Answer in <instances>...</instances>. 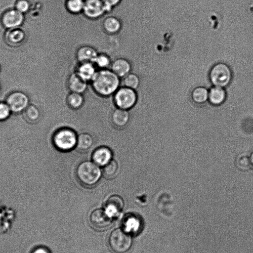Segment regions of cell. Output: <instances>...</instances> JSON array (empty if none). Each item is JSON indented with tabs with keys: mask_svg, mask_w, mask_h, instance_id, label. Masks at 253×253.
<instances>
[{
	"mask_svg": "<svg viewBox=\"0 0 253 253\" xmlns=\"http://www.w3.org/2000/svg\"><path fill=\"white\" fill-rule=\"evenodd\" d=\"M91 83L93 91L102 97L113 95L120 87V78L110 69L98 70Z\"/></svg>",
	"mask_w": 253,
	"mask_h": 253,
	"instance_id": "1",
	"label": "cell"
},
{
	"mask_svg": "<svg viewBox=\"0 0 253 253\" xmlns=\"http://www.w3.org/2000/svg\"><path fill=\"white\" fill-rule=\"evenodd\" d=\"M100 167L93 161L81 162L76 169V175L79 182L86 187L95 186L99 181L102 175Z\"/></svg>",
	"mask_w": 253,
	"mask_h": 253,
	"instance_id": "2",
	"label": "cell"
},
{
	"mask_svg": "<svg viewBox=\"0 0 253 253\" xmlns=\"http://www.w3.org/2000/svg\"><path fill=\"white\" fill-rule=\"evenodd\" d=\"M78 136L76 132L68 127L57 130L52 137L55 148L61 152H69L76 148Z\"/></svg>",
	"mask_w": 253,
	"mask_h": 253,
	"instance_id": "3",
	"label": "cell"
},
{
	"mask_svg": "<svg viewBox=\"0 0 253 253\" xmlns=\"http://www.w3.org/2000/svg\"><path fill=\"white\" fill-rule=\"evenodd\" d=\"M109 245L115 253H126L128 252L132 245L131 235L122 228H117L112 231L108 239Z\"/></svg>",
	"mask_w": 253,
	"mask_h": 253,
	"instance_id": "4",
	"label": "cell"
},
{
	"mask_svg": "<svg viewBox=\"0 0 253 253\" xmlns=\"http://www.w3.org/2000/svg\"><path fill=\"white\" fill-rule=\"evenodd\" d=\"M113 95L116 106L118 108L126 110L134 107L138 99L136 90L124 86H120Z\"/></svg>",
	"mask_w": 253,
	"mask_h": 253,
	"instance_id": "5",
	"label": "cell"
},
{
	"mask_svg": "<svg viewBox=\"0 0 253 253\" xmlns=\"http://www.w3.org/2000/svg\"><path fill=\"white\" fill-rule=\"evenodd\" d=\"M231 78L230 69L223 63L215 64L210 73V80L215 86L222 87L227 86L229 84Z\"/></svg>",
	"mask_w": 253,
	"mask_h": 253,
	"instance_id": "6",
	"label": "cell"
},
{
	"mask_svg": "<svg viewBox=\"0 0 253 253\" xmlns=\"http://www.w3.org/2000/svg\"><path fill=\"white\" fill-rule=\"evenodd\" d=\"M82 13L86 18L91 20L97 19L106 13L101 0H84Z\"/></svg>",
	"mask_w": 253,
	"mask_h": 253,
	"instance_id": "7",
	"label": "cell"
},
{
	"mask_svg": "<svg viewBox=\"0 0 253 253\" xmlns=\"http://www.w3.org/2000/svg\"><path fill=\"white\" fill-rule=\"evenodd\" d=\"M6 103L11 112L18 114L23 112L28 106L29 98L24 93L15 91L7 96Z\"/></svg>",
	"mask_w": 253,
	"mask_h": 253,
	"instance_id": "8",
	"label": "cell"
},
{
	"mask_svg": "<svg viewBox=\"0 0 253 253\" xmlns=\"http://www.w3.org/2000/svg\"><path fill=\"white\" fill-rule=\"evenodd\" d=\"M124 207L123 198L117 195L110 196L107 200L104 210L112 219L118 217L122 212Z\"/></svg>",
	"mask_w": 253,
	"mask_h": 253,
	"instance_id": "9",
	"label": "cell"
},
{
	"mask_svg": "<svg viewBox=\"0 0 253 253\" xmlns=\"http://www.w3.org/2000/svg\"><path fill=\"white\" fill-rule=\"evenodd\" d=\"M111 218L104 209H96L93 210L89 216L91 224L95 228L103 229L109 226L112 221Z\"/></svg>",
	"mask_w": 253,
	"mask_h": 253,
	"instance_id": "10",
	"label": "cell"
},
{
	"mask_svg": "<svg viewBox=\"0 0 253 253\" xmlns=\"http://www.w3.org/2000/svg\"><path fill=\"white\" fill-rule=\"evenodd\" d=\"M24 20L22 13L16 9H11L6 11L2 16L1 22L6 28H16L22 24Z\"/></svg>",
	"mask_w": 253,
	"mask_h": 253,
	"instance_id": "11",
	"label": "cell"
},
{
	"mask_svg": "<svg viewBox=\"0 0 253 253\" xmlns=\"http://www.w3.org/2000/svg\"><path fill=\"white\" fill-rule=\"evenodd\" d=\"M113 152L106 146H100L95 149L91 155L92 161L99 167H103L112 160Z\"/></svg>",
	"mask_w": 253,
	"mask_h": 253,
	"instance_id": "12",
	"label": "cell"
},
{
	"mask_svg": "<svg viewBox=\"0 0 253 253\" xmlns=\"http://www.w3.org/2000/svg\"><path fill=\"white\" fill-rule=\"evenodd\" d=\"M110 69L119 78H123L131 72L132 65L128 59L119 57L112 62Z\"/></svg>",
	"mask_w": 253,
	"mask_h": 253,
	"instance_id": "13",
	"label": "cell"
},
{
	"mask_svg": "<svg viewBox=\"0 0 253 253\" xmlns=\"http://www.w3.org/2000/svg\"><path fill=\"white\" fill-rule=\"evenodd\" d=\"M87 84L75 71L69 75L67 80V86L70 92L83 94L87 88Z\"/></svg>",
	"mask_w": 253,
	"mask_h": 253,
	"instance_id": "14",
	"label": "cell"
},
{
	"mask_svg": "<svg viewBox=\"0 0 253 253\" xmlns=\"http://www.w3.org/2000/svg\"><path fill=\"white\" fill-rule=\"evenodd\" d=\"M97 68L93 62L79 63L75 72L87 82H90L95 76Z\"/></svg>",
	"mask_w": 253,
	"mask_h": 253,
	"instance_id": "15",
	"label": "cell"
},
{
	"mask_svg": "<svg viewBox=\"0 0 253 253\" xmlns=\"http://www.w3.org/2000/svg\"><path fill=\"white\" fill-rule=\"evenodd\" d=\"M96 49L88 45H84L79 47L76 52V58L79 63L93 62L97 55Z\"/></svg>",
	"mask_w": 253,
	"mask_h": 253,
	"instance_id": "16",
	"label": "cell"
},
{
	"mask_svg": "<svg viewBox=\"0 0 253 253\" xmlns=\"http://www.w3.org/2000/svg\"><path fill=\"white\" fill-rule=\"evenodd\" d=\"M129 120L128 110L120 108L115 110L111 115L112 124L116 127L122 128L126 126Z\"/></svg>",
	"mask_w": 253,
	"mask_h": 253,
	"instance_id": "17",
	"label": "cell"
},
{
	"mask_svg": "<svg viewBox=\"0 0 253 253\" xmlns=\"http://www.w3.org/2000/svg\"><path fill=\"white\" fill-rule=\"evenodd\" d=\"M122 24L120 19L114 16L106 17L102 22L104 31L108 34L114 35L118 33L121 30Z\"/></svg>",
	"mask_w": 253,
	"mask_h": 253,
	"instance_id": "18",
	"label": "cell"
},
{
	"mask_svg": "<svg viewBox=\"0 0 253 253\" xmlns=\"http://www.w3.org/2000/svg\"><path fill=\"white\" fill-rule=\"evenodd\" d=\"M141 226L140 220L134 215H127L123 220L122 229L130 235L136 233Z\"/></svg>",
	"mask_w": 253,
	"mask_h": 253,
	"instance_id": "19",
	"label": "cell"
},
{
	"mask_svg": "<svg viewBox=\"0 0 253 253\" xmlns=\"http://www.w3.org/2000/svg\"><path fill=\"white\" fill-rule=\"evenodd\" d=\"M25 37V33L22 30L14 28L7 32L5 40L8 44L18 46L24 41Z\"/></svg>",
	"mask_w": 253,
	"mask_h": 253,
	"instance_id": "20",
	"label": "cell"
},
{
	"mask_svg": "<svg viewBox=\"0 0 253 253\" xmlns=\"http://www.w3.org/2000/svg\"><path fill=\"white\" fill-rule=\"evenodd\" d=\"M93 143L92 136L88 133H82L79 135L76 148L80 152H85L91 147Z\"/></svg>",
	"mask_w": 253,
	"mask_h": 253,
	"instance_id": "21",
	"label": "cell"
},
{
	"mask_svg": "<svg viewBox=\"0 0 253 253\" xmlns=\"http://www.w3.org/2000/svg\"><path fill=\"white\" fill-rule=\"evenodd\" d=\"M226 98V92L222 87L215 86L211 88L209 92L208 99L211 104L219 105L223 103Z\"/></svg>",
	"mask_w": 253,
	"mask_h": 253,
	"instance_id": "22",
	"label": "cell"
},
{
	"mask_svg": "<svg viewBox=\"0 0 253 253\" xmlns=\"http://www.w3.org/2000/svg\"><path fill=\"white\" fill-rule=\"evenodd\" d=\"M66 103L69 107L73 110L81 108L84 101L83 94L70 92L67 96Z\"/></svg>",
	"mask_w": 253,
	"mask_h": 253,
	"instance_id": "23",
	"label": "cell"
},
{
	"mask_svg": "<svg viewBox=\"0 0 253 253\" xmlns=\"http://www.w3.org/2000/svg\"><path fill=\"white\" fill-rule=\"evenodd\" d=\"M191 97L196 104H203L208 99L209 92L205 87H196L192 91Z\"/></svg>",
	"mask_w": 253,
	"mask_h": 253,
	"instance_id": "24",
	"label": "cell"
},
{
	"mask_svg": "<svg viewBox=\"0 0 253 253\" xmlns=\"http://www.w3.org/2000/svg\"><path fill=\"white\" fill-rule=\"evenodd\" d=\"M112 60L110 57L105 53H98L93 63L97 69H110Z\"/></svg>",
	"mask_w": 253,
	"mask_h": 253,
	"instance_id": "25",
	"label": "cell"
},
{
	"mask_svg": "<svg viewBox=\"0 0 253 253\" xmlns=\"http://www.w3.org/2000/svg\"><path fill=\"white\" fill-rule=\"evenodd\" d=\"M140 82L139 77L131 72L122 78V86L136 90L140 85Z\"/></svg>",
	"mask_w": 253,
	"mask_h": 253,
	"instance_id": "26",
	"label": "cell"
},
{
	"mask_svg": "<svg viewBox=\"0 0 253 253\" xmlns=\"http://www.w3.org/2000/svg\"><path fill=\"white\" fill-rule=\"evenodd\" d=\"M84 0H67L65 7L71 14H78L83 12Z\"/></svg>",
	"mask_w": 253,
	"mask_h": 253,
	"instance_id": "27",
	"label": "cell"
},
{
	"mask_svg": "<svg viewBox=\"0 0 253 253\" xmlns=\"http://www.w3.org/2000/svg\"><path fill=\"white\" fill-rule=\"evenodd\" d=\"M24 118L29 123H34L40 117V112L38 108L33 105H28L23 111Z\"/></svg>",
	"mask_w": 253,
	"mask_h": 253,
	"instance_id": "28",
	"label": "cell"
},
{
	"mask_svg": "<svg viewBox=\"0 0 253 253\" xmlns=\"http://www.w3.org/2000/svg\"><path fill=\"white\" fill-rule=\"evenodd\" d=\"M118 170V164L116 161L112 159L103 167L102 172L106 178L111 179L116 176Z\"/></svg>",
	"mask_w": 253,
	"mask_h": 253,
	"instance_id": "29",
	"label": "cell"
},
{
	"mask_svg": "<svg viewBox=\"0 0 253 253\" xmlns=\"http://www.w3.org/2000/svg\"><path fill=\"white\" fill-rule=\"evenodd\" d=\"M237 165L241 169H247L251 165L250 158L247 155H241L237 159Z\"/></svg>",
	"mask_w": 253,
	"mask_h": 253,
	"instance_id": "30",
	"label": "cell"
},
{
	"mask_svg": "<svg viewBox=\"0 0 253 253\" xmlns=\"http://www.w3.org/2000/svg\"><path fill=\"white\" fill-rule=\"evenodd\" d=\"M11 111L6 103L0 102V121L7 119Z\"/></svg>",
	"mask_w": 253,
	"mask_h": 253,
	"instance_id": "31",
	"label": "cell"
},
{
	"mask_svg": "<svg viewBox=\"0 0 253 253\" xmlns=\"http://www.w3.org/2000/svg\"><path fill=\"white\" fill-rule=\"evenodd\" d=\"M15 6L16 9L22 13L26 12L30 7L29 3L26 0H19Z\"/></svg>",
	"mask_w": 253,
	"mask_h": 253,
	"instance_id": "32",
	"label": "cell"
},
{
	"mask_svg": "<svg viewBox=\"0 0 253 253\" xmlns=\"http://www.w3.org/2000/svg\"><path fill=\"white\" fill-rule=\"evenodd\" d=\"M103 2L106 13L110 12L113 8L118 5L122 0H101Z\"/></svg>",
	"mask_w": 253,
	"mask_h": 253,
	"instance_id": "33",
	"label": "cell"
},
{
	"mask_svg": "<svg viewBox=\"0 0 253 253\" xmlns=\"http://www.w3.org/2000/svg\"><path fill=\"white\" fill-rule=\"evenodd\" d=\"M32 253H50V252L47 248L41 247L35 249Z\"/></svg>",
	"mask_w": 253,
	"mask_h": 253,
	"instance_id": "34",
	"label": "cell"
},
{
	"mask_svg": "<svg viewBox=\"0 0 253 253\" xmlns=\"http://www.w3.org/2000/svg\"><path fill=\"white\" fill-rule=\"evenodd\" d=\"M250 158L251 165L253 167V152L251 154Z\"/></svg>",
	"mask_w": 253,
	"mask_h": 253,
	"instance_id": "35",
	"label": "cell"
}]
</instances>
